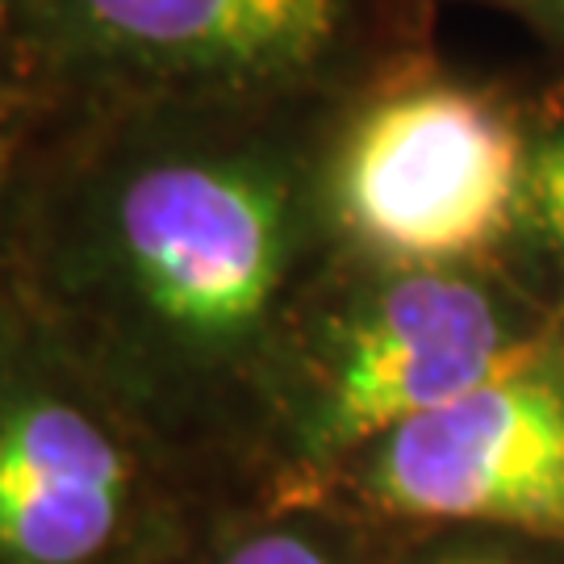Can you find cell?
<instances>
[{
  "instance_id": "cell-6",
  "label": "cell",
  "mask_w": 564,
  "mask_h": 564,
  "mask_svg": "<svg viewBox=\"0 0 564 564\" xmlns=\"http://www.w3.org/2000/svg\"><path fill=\"white\" fill-rule=\"evenodd\" d=\"M93 25L142 51L214 63H284L323 46L335 0H84Z\"/></svg>"
},
{
  "instance_id": "cell-7",
  "label": "cell",
  "mask_w": 564,
  "mask_h": 564,
  "mask_svg": "<svg viewBox=\"0 0 564 564\" xmlns=\"http://www.w3.org/2000/svg\"><path fill=\"white\" fill-rule=\"evenodd\" d=\"M527 184H531V202H535L540 223L564 247V139L547 142L544 151L531 160Z\"/></svg>"
},
{
  "instance_id": "cell-5",
  "label": "cell",
  "mask_w": 564,
  "mask_h": 564,
  "mask_svg": "<svg viewBox=\"0 0 564 564\" xmlns=\"http://www.w3.org/2000/svg\"><path fill=\"white\" fill-rule=\"evenodd\" d=\"M130 468L76 405L25 402L0 414V556L84 564L118 531Z\"/></svg>"
},
{
  "instance_id": "cell-2",
  "label": "cell",
  "mask_w": 564,
  "mask_h": 564,
  "mask_svg": "<svg viewBox=\"0 0 564 564\" xmlns=\"http://www.w3.org/2000/svg\"><path fill=\"white\" fill-rule=\"evenodd\" d=\"M372 489L398 514L564 535V389L523 372L393 426Z\"/></svg>"
},
{
  "instance_id": "cell-3",
  "label": "cell",
  "mask_w": 564,
  "mask_h": 564,
  "mask_svg": "<svg viewBox=\"0 0 564 564\" xmlns=\"http://www.w3.org/2000/svg\"><path fill=\"white\" fill-rule=\"evenodd\" d=\"M118 226L151 305L193 330L247 326L281 276L276 202L235 172L151 167L126 188Z\"/></svg>"
},
{
  "instance_id": "cell-1",
  "label": "cell",
  "mask_w": 564,
  "mask_h": 564,
  "mask_svg": "<svg viewBox=\"0 0 564 564\" xmlns=\"http://www.w3.org/2000/svg\"><path fill=\"white\" fill-rule=\"evenodd\" d=\"M527 184L510 121L460 88L381 101L339 163L347 226L393 260H460L506 235Z\"/></svg>"
},
{
  "instance_id": "cell-9",
  "label": "cell",
  "mask_w": 564,
  "mask_h": 564,
  "mask_svg": "<svg viewBox=\"0 0 564 564\" xmlns=\"http://www.w3.org/2000/svg\"><path fill=\"white\" fill-rule=\"evenodd\" d=\"M468 564H489V561H468Z\"/></svg>"
},
{
  "instance_id": "cell-4",
  "label": "cell",
  "mask_w": 564,
  "mask_h": 564,
  "mask_svg": "<svg viewBox=\"0 0 564 564\" xmlns=\"http://www.w3.org/2000/svg\"><path fill=\"white\" fill-rule=\"evenodd\" d=\"M535 372V347L510 339L473 284L414 276L393 284L351 335L326 405V440L360 444Z\"/></svg>"
},
{
  "instance_id": "cell-8",
  "label": "cell",
  "mask_w": 564,
  "mask_h": 564,
  "mask_svg": "<svg viewBox=\"0 0 564 564\" xmlns=\"http://www.w3.org/2000/svg\"><path fill=\"white\" fill-rule=\"evenodd\" d=\"M226 564H326L318 547H310L297 535H260L242 544Z\"/></svg>"
}]
</instances>
